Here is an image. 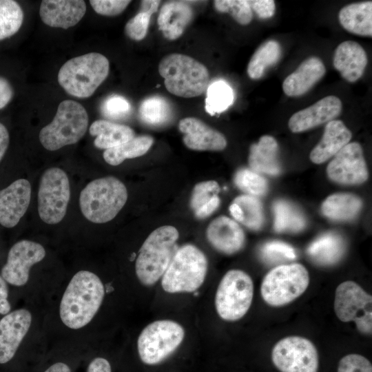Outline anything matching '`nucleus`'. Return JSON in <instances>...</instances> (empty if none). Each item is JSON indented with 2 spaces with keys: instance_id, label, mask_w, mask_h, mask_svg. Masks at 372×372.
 <instances>
[{
  "instance_id": "1",
  "label": "nucleus",
  "mask_w": 372,
  "mask_h": 372,
  "mask_svg": "<svg viewBox=\"0 0 372 372\" xmlns=\"http://www.w3.org/2000/svg\"><path fill=\"white\" fill-rule=\"evenodd\" d=\"M105 288L99 277L87 270L76 273L62 296L59 316L70 329L86 326L98 312L104 298Z\"/></svg>"
},
{
  "instance_id": "2",
  "label": "nucleus",
  "mask_w": 372,
  "mask_h": 372,
  "mask_svg": "<svg viewBox=\"0 0 372 372\" xmlns=\"http://www.w3.org/2000/svg\"><path fill=\"white\" fill-rule=\"evenodd\" d=\"M127 199L125 185L110 176L94 179L85 185L80 193L79 207L89 221L105 223L115 218Z\"/></svg>"
},
{
  "instance_id": "3",
  "label": "nucleus",
  "mask_w": 372,
  "mask_h": 372,
  "mask_svg": "<svg viewBox=\"0 0 372 372\" xmlns=\"http://www.w3.org/2000/svg\"><path fill=\"white\" fill-rule=\"evenodd\" d=\"M178 230L165 225L154 230L142 245L135 262L136 276L145 286L154 285L167 270L176 251Z\"/></svg>"
},
{
  "instance_id": "4",
  "label": "nucleus",
  "mask_w": 372,
  "mask_h": 372,
  "mask_svg": "<svg viewBox=\"0 0 372 372\" xmlns=\"http://www.w3.org/2000/svg\"><path fill=\"white\" fill-rule=\"evenodd\" d=\"M158 72L167 91L178 96H198L208 87L207 68L187 55L172 53L164 56L158 64Z\"/></svg>"
},
{
  "instance_id": "5",
  "label": "nucleus",
  "mask_w": 372,
  "mask_h": 372,
  "mask_svg": "<svg viewBox=\"0 0 372 372\" xmlns=\"http://www.w3.org/2000/svg\"><path fill=\"white\" fill-rule=\"evenodd\" d=\"M108 59L98 52H90L66 61L58 73V82L70 95L91 96L107 77Z\"/></svg>"
},
{
  "instance_id": "6",
  "label": "nucleus",
  "mask_w": 372,
  "mask_h": 372,
  "mask_svg": "<svg viewBox=\"0 0 372 372\" xmlns=\"http://www.w3.org/2000/svg\"><path fill=\"white\" fill-rule=\"evenodd\" d=\"M207 267L205 254L193 245H185L176 251L162 276V288L169 293L194 292L203 284Z\"/></svg>"
},
{
  "instance_id": "7",
  "label": "nucleus",
  "mask_w": 372,
  "mask_h": 372,
  "mask_svg": "<svg viewBox=\"0 0 372 372\" xmlns=\"http://www.w3.org/2000/svg\"><path fill=\"white\" fill-rule=\"evenodd\" d=\"M88 122L87 111L81 104L72 100L63 101L52 122L41 130L39 141L49 151L73 145L85 135Z\"/></svg>"
},
{
  "instance_id": "8",
  "label": "nucleus",
  "mask_w": 372,
  "mask_h": 372,
  "mask_svg": "<svg viewBox=\"0 0 372 372\" xmlns=\"http://www.w3.org/2000/svg\"><path fill=\"white\" fill-rule=\"evenodd\" d=\"M309 284V273L302 265H280L265 275L261 283L260 293L267 304L282 307L300 297Z\"/></svg>"
},
{
  "instance_id": "9",
  "label": "nucleus",
  "mask_w": 372,
  "mask_h": 372,
  "mask_svg": "<svg viewBox=\"0 0 372 372\" xmlns=\"http://www.w3.org/2000/svg\"><path fill=\"white\" fill-rule=\"evenodd\" d=\"M251 278L240 269L228 271L222 278L215 295V307L223 320L234 322L249 311L253 300Z\"/></svg>"
},
{
  "instance_id": "10",
  "label": "nucleus",
  "mask_w": 372,
  "mask_h": 372,
  "mask_svg": "<svg viewBox=\"0 0 372 372\" xmlns=\"http://www.w3.org/2000/svg\"><path fill=\"white\" fill-rule=\"evenodd\" d=\"M185 330L181 324L171 320H159L147 324L137 340L141 360L147 365L161 363L181 344Z\"/></svg>"
},
{
  "instance_id": "11",
  "label": "nucleus",
  "mask_w": 372,
  "mask_h": 372,
  "mask_svg": "<svg viewBox=\"0 0 372 372\" xmlns=\"http://www.w3.org/2000/svg\"><path fill=\"white\" fill-rule=\"evenodd\" d=\"M70 198L67 174L59 167L47 169L42 174L38 189L37 207L40 218L55 225L65 217Z\"/></svg>"
},
{
  "instance_id": "12",
  "label": "nucleus",
  "mask_w": 372,
  "mask_h": 372,
  "mask_svg": "<svg viewBox=\"0 0 372 372\" xmlns=\"http://www.w3.org/2000/svg\"><path fill=\"white\" fill-rule=\"evenodd\" d=\"M334 311L344 322H354L359 332L372 333V296L351 280L340 283L335 289Z\"/></svg>"
},
{
  "instance_id": "13",
  "label": "nucleus",
  "mask_w": 372,
  "mask_h": 372,
  "mask_svg": "<svg viewBox=\"0 0 372 372\" xmlns=\"http://www.w3.org/2000/svg\"><path fill=\"white\" fill-rule=\"evenodd\" d=\"M271 360L280 372H318V351L309 339L298 335L280 340L271 351Z\"/></svg>"
},
{
  "instance_id": "14",
  "label": "nucleus",
  "mask_w": 372,
  "mask_h": 372,
  "mask_svg": "<svg viewBox=\"0 0 372 372\" xmlns=\"http://www.w3.org/2000/svg\"><path fill=\"white\" fill-rule=\"evenodd\" d=\"M45 254V248L39 242L28 240L17 242L10 248L7 262L1 269L2 278L14 286L25 285L31 267L41 261Z\"/></svg>"
},
{
  "instance_id": "15",
  "label": "nucleus",
  "mask_w": 372,
  "mask_h": 372,
  "mask_svg": "<svg viewBox=\"0 0 372 372\" xmlns=\"http://www.w3.org/2000/svg\"><path fill=\"white\" fill-rule=\"evenodd\" d=\"M329 178L339 184L357 185L369 177L363 150L360 143H349L331 161L327 167Z\"/></svg>"
},
{
  "instance_id": "16",
  "label": "nucleus",
  "mask_w": 372,
  "mask_h": 372,
  "mask_svg": "<svg viewBox=\"0 0 372 372\" xmlns=\"http://www.w3.org/2000/svg\"><path fill=\"white\" fill-rule=\"evenodd\" d=\"M31 322V313L25 309L10 312L0 320V364L12 359Z\"/></svg>"
},
{
  "instance_id": "17",
  "label": "nucleus",
  "mask_w": 372,
  "mask_h": 372,
  "mask_svg": "<svg viewBox=\"0 0 372 372\" xmlns=\"http://www.w3.org/2000/svg\"><path fill=\"white\" fill-rule=\"evenodd\" d=\"M31 199V185L25 178L17 179L0 190V224L15 227L27 211Z\"/></svg>"
},
{
  "instance_id": "18",
  "label": "nucleus",
  "mask_w": 372,
  "mask_h": 372,
  "mask_svg": "<svg viewBox=\"0 0 372 372\" xmlns=\"http://www.w3.org/2000/svg\"><path fill=\"white\" fill-rule=\"evenodd\" d=\"M342 109V101L338 97L327 96L294 113L288 125L292 132H302L334 120L340 114Z\"/></svg>"
},
{
  "instance_id": "19",
  "label": "nucleus",
  "mask_w": 372,
  "mask_h": 372,
  "mask_svg": "<svg viewBox=\"0 0 372 372\" xmlns=\"http://www.w3.org/2000/svg\"><path fill=\"white\" fill-rule=\"evenodd\" d=\"M187 147L198 151H221L227 146V140L220 132L211 128L199 118L186 117L178 123Z\"/></svg>"
},
{
  "instance_id": "20",
  "label": "nucleus",
  "mask_w": 372,
  "mask_h": 372,
  "mask_svg": "<svg viewBox=\"0 0 372 372\" xmlns=\"http://www.w3.org/2000/svg\"><path fill=\"white\" fill-rule=\"evenodd\" d=\"M85 12L86 4L83 0H43L39 15L48 26L68 29L77 24Z\"/></svg>"
},
{
  "instance_id": "21",
  "label": "nucleus",
  "mask_w": 372,
  "mask_h": 372,
  "mask_svg": "<svg viewBox=\"0 0 372 372\" xmlns=\"http://www.w3.org/2000/svg\"><path fill=\"white\" fill-rule=\"evenodd\" d=\"M209 242L217 251L231 255L244 246L245 236L240 225L227 216H220L211 222L206 231Z\"/></svg>"
},
{
  "instance_id": "22",
  "label": "nucleus",
  "mask_w": 372,
  "mask_h": 372,
  "mask_svg": "<svg viewBox=\"0 0 372 372\" xmlns=\"http://www.w3.org/2000/svg\"><path fill=\"white\" fill-rule=\"evenodd\" d=\"M333 66L348 82L353 83L363 75L368 63L365 50L357 42L345 41L338 45Z\"/></svg>"
},
{
  "instance_id": "23",
  "label": "nucleus",
  "mask_w": 372,
  "mask_h": 372,
  "mask_svg": "<svg viewBox=\"0 0 372 372\" xmlns=\"http://www.w3.org/2000/svg\"><path fill=\"white\" fill-rule=\"evenodd\" d=\"M325 72V66L320 58H307L285 79L282 90L288 96H302L310 90Z\"/></svg>"
},
{
  "instance_id": "24",
  "label": "nucleus",
  "mask_w": 372,
  "mask_h": 372,
  "mask_svg": "<svg viewBox=\"0 0 372 372\" xmlns=\"http://www.w3.org/2000/svg\"><path fill=\"white\" fill-rule=\"evenodd\" d=\"M193 17V9L187 2L167 1L159 12L157 19L158 29L167 39L176 40L183 34Z\"/></svg>"
},
{
  "instance_id": "25",
  "label": "nucleus",
  "mask_w": 372,
  "mask_h": 372,
  "mask_svg": "<svg viewBox=\"0 0 372 372\" xmlns=\"http://www.w3.org/2000/svg\"><path fill=\"white\" fill-rule=\"evenodd\" d=\"M352 134L340 120H332L324 127L321 140L311 150L309 158L316 163H322L334 156L351 139Z\"/></svg>"
},
{
  "instance_id": "26",
  "label": "nucleus",
  "mask_w": 372,
  "mask_h": 372,
  "mask_svg": "<svg viewBox=\"0 0 372 372\" xmlns=\"http://www.w3.org/2000/svg\"><path fill=\"white\" fill-rule=\"evenodd\" d=\"M248 161L251 169L256 173L278 175L280 165L276 140L269 135L261 136L257 143L251 145Z\"/></svg>"
},
{
  "instance_id": "27",
  "label": "nucleus",
  "mask_w": 372,
  "mask_h": 372,
  "mask_svg": "<svg viewBox=\"0 0 372 372\" xmlns=\"http://www.w3.org/2000/svg\"><path fill=\"white\" fill-rule=\"evenodd\" d=\"M341 25L348 32L360 36H372V1L353 3L339 12Z\"/></svg>"
},
{
  "instance_id": "28",
  "label": "nucleus",
  "mask_w": 372,
  "mask_h": 372,
  "mask_svg": "<svg viewBox=\"0 0 372 372\" xmlns=\"http://www.w3.org/2000/svg\"><path fill=\"white\" fill-rule=\"evenodd\" d=\"M345 247V242L340 235L329 232L313 241L307 248V254L318 265H331L342 258Z\"/></svg>"
},
{
  "instance_id": "29",
  "label": "nucleus",
  "mask_w": 372,
  "mask_h": 372,
  "mask_svg": "<svg viewBox=\"0 0 372 372\" xmlns=\"http://www.w3.org/2000/svg\"><path fill=\"white\" fill-rule=\"evenodd\" d=\"M90 134L96 136L94 141L95 147L105 149L118 146L135 136L130 127L103 119L92 123Z\"/></svg>"
},
{
  "instance_id": "30",
  "label": "nucleus",
  "mask_w": 372,
  "mask_h": 372,
  "mask_svg": "<svg viewBox=\"0 0 372 372\" xmlns=\"http://www.w3.org/2000/svg\"><path fill=\"white\" fill-rule=\"evenodd\" d=\"M362 206V200L358 196L349 193H337L325 199L321 205V211L332 220L344 221L355 217Z\"/></svg>"
},
{
  "instance_id": "31",
  "label": "nucleus",
  "mask_w": 372,
  "mask_h": 372,
  "mask_svg": "<svg viewBox=\"0 0 372 372\" xmlns=\"http://www.w3.org/2000/svg\"><path fill=\"white\" fill-rule=\"evenodd\" d=\"M229 211L237 221L250 229L258 230L263 224L262 205L256 196L245 194L236 197Z\"/></svg>"
},
{
  "instance_id": "32",
  "label": "nucleus",
  "mask_w": 372,
  "mask_h": 372,
  "mask_svg": "<svg viewBox=\"0 0 372 372\" xmlns=\"http://www.w3.org/2000/svg\"><path fill=\"white\" fill-rule=\"evenodd\" d=\"M282 49L280 43L275 40H269L255 51L248 65L247 74L251 79H260L266 70L276 65L280 60Z\"/></svg>"
},
{
  "instance_id": "33",
  "label": "nucleus",
  "mask_w": 372,
  "mask_h": 372,
  "mask_svg": "<svg viewBox=\"0 0 372 372\" xmlns=\"http://www.w3.org/2000/svg\"><path fill=\"white\" fill-rule=\"evenodd\" d=\"M153 143L154 139L150 136H134L118 146L105 149L103 154V158L109 165L116 166L125 159L144 155Z\"/></svg>"
},
{
  "instance_id": "34",
  "label": "nucleus",
  "mask_w": 372,
  "mask_h": 372,
  "mask_svg": "<svg viewBox=\"0 0 372 372\" xmlns=\"http://www.w3.org/2000/svg\"><path fill=\"white\" fill-rule=\"evenodd\" d=\"M274 229L277 232H298L306 225L303 214L292 204L283 200L273 204Z\"/></svg>"
},
{
  "instance_id": "35",
  "label": "nucleus",
  "mask_w": 372,
  "mask_h": 372,
  "mask_svg": "<svg viewBox=\"0 0 372 372\" xmlns=\"http://www.w3.org/2000/svg\"><path fill=\"white\" fill-rule=\"evenodd\" d=\"M141 120L152 126L163 125L172 115V109L167 100L161 96H152L145 99L138 109Z\"/></svg>"
},
{
  "instance_id": "36",
  "label": "nucleus",
  "mask_w": 372,
  "mask_h": 372,
  "mask_svg": "<svg viewBox=\"0 0 372 372\" xmlns=\"http://www.w3.org/2000/svg\"><path fill=\"white\" fill-rule=\"evenodd\" d=\"M23 21V12L13 0H0V41L15 34Z\"/></svg>"
},
{
  "instance_id": "37",
  "label": "nucleus",
  "mask_w": 372,
  "mask_h": 372,
  "mask_svg": "<svg viewBox=\"0 0 372 372\" xmlns=\"http://www.w3.org/2000/svg\"><path fill=\"white\" fill-rule=\"evenodd\" d=\"M234 92L224 81H216L208 87L205 99V110L211 116L226 110L234 101Z\"/></svg>"
},
{
  "instance_id": "38",
  "label": "nucleus",
  "mask_w": 372,
  "mask_h": 372,
  "mask_svg": "<svg viewBox=\"0 0 372 372\" xmlns=\"http://www.w3.org/2000/svg\"><path fill=\"white\" fill-rule=\"evenodd\" d=\"M235 185L242 191L251 196H262L268 189L267 180L251 169L242 168L234 176Z\"/></svg>"
},
{
  "instance_id": "39",
  "label": "nucleus",
  "mask_w": 372,
  "mask_h": 372,
  "mask_svg": "<svg viewBox=\"0 0 372 372\" xmlns=\"http://www.w3.org/2000/svg\"><path fill=\"white\" fill-rule=\"evenodd\" d=\"M214 6L217 11L229 13L240 25H247L252 20L253 14L249 1L216 0Z\"/></svg>"
},
{
  "instance_id": "40",
  "label": "nucleus",
  "mask_w": 372,
  "mask_h": 372,
  "mask_svg": "<svg viewBox=\"0 0 372 372\" xmlns=\"http://www.w3.org/2000/svg\"><path fill=\"white\" fill-rule=\"evenodd\" d=\"M260 254L266 262L271 264L294 260L296 257L291 246L278 240L266 242L260 249Z\"/></svg>"
},
{
  "instance_id": "41",
  "label": "nucleus",
  "mask_w": 372,
  "mask_h": 372,
  "mask_svg": "<svg viewBox=\"0 0 372 372\" xmlns=\"http://www.w3.org/2000/svg\"><path fill=\"white\" fill-rule=\"evenodd\" d=\"M219 192V185L215 180L203 181L196 184L192 194L191 208L196 211L214 197L217 196Z\"/></svg>"
},
{
  "instance_id": "42",
  "label": "nucleus",
  "mask_w": 372,
  "mask_h": 372,
  "mask_svg": "<svg viewBox=\"0 0 372 372\" xmlns=\"http://www.w3.org/2000/svg\"><path fill=\"white\" fill-rule=\"evenodd\" d=\"M131 105L123 96L114 94L108 96L103 103V114L111 119H120L126 117L130 112Z\"/></svg>"
},
{
  "instance_id": "43",
  "label": "nucleus",
  "mask_w": 372,
  "mask_h": 372,
  "mask_svg": "<svg viewBox=\"0 0 372 372\" xmlns=\"http://www.w3.org/2000/svg\"><path fill=\"white\" fill-rule=\"evenodd\" d=\"M151 15L139 12L125 24V32L134 41H141L147 32Z\"/></svg>"
},
{
  "instance_id": "44",
  "label": "nucleus",
  "mask_w": 372,
  "mask_h": 372,
  "mask_svg": "<svg viewBox=\"0 0 372 372\" xmlns=\"http://www.w3.org/2000/svg\"><path fill=\"white\" fill-rule=\"evenodd\" d=\"M338 372H372V365L363 355L351 353L340 359Z\"/></svg>"
},
{
  "instance_id": "45",
  "label": "nucleus",
  "mask_w": 372,
  "mask_h": 372,
  "mask_svg": "<svg viewBox=\"0 0 372 372\" xmlns=\"http://www.w3.org/2000/svg\"><path fill=\"white\" fill-rule=\"evenodd\" d=\"M130 1L125 0H91L90 5L99 14L113 17L123 12Z\"/></svg>"
},
{
  "instance_id": "46",
  "label": "nucleus",
  "mask_w": 372,
  "mask_h": 372,
  "mask_svg": "<svg viewBox=\"0 0 372 372\" xmlns=\"http://www.w3.org/2000/svg\"><path fill=\"white\" fill-rule=\"evenodd\" d=\"M251 10L260 19H268L273 16L276 10L275 2L273 0H252L249 1Z\"/></svg>"
},
{
  "instance_id": "47",
  "label": "nucleus",
  "mask_w": 372,
  "mask_h": 372,
  "mask_svg": "<svg viewBox=\"0 0 372 372\" xmlns=\"http://www.w3.org/2000/svg\"><path fill=\"white\" fill-rule=\"evenodd\" d=\"M14 91L10 82L0 76V110L6 107L13 97Z\"/></svg>"
},
{
  "instance_id": "48",
  "label": "nucleus",
  "mask_w": 372,
  "mask_h": 372,
  "mask_svg": "<svg viewBox=\"0 0 372 372\" xmlns=\"http://www.w3.org/2000/svg\"><path fill=\"white\" fill-rule=\"evenodd\" d=\"M219 205L220 198L218 196H215L208 203L194 211L195 216L199 219L205 218L212 214L217 209Z\"/></svg>"
},
{
  "instance_id": "49",
  "label": "nucleus",
  "mask_w": 372,
  "mask_h": 372,
  "mask_svg": "<svg viewBox=\"0 0 372 372\" xmlns=\"http://www.w3.org/2000/svg\"><path fill=\"white\" fill-rule=\"evenodd\" d=\"M8 287L6 280L0 274V314L6 315L10 311V304L8 300Z\"/></svg>"
},
{
  "instance_id": "50",
  "label": "nucleus",
  "mask_w": 372,
  "mask_h": 372,
  "mask_svg": "<svg viewBox=\"0 0 372 372\" xmlns=\"http://www.w3.org/2000/svg\"><path fill=\"white\" fill-rule=\"evenodd\" d=\"M87 372H112L110 362L103 358H94L88 365Z\"/></svg>"
},
{
  "instance_id": "51",
  "label": "nucleus",
  "mask_w": 372,
  "mask_h": 372,
  "mask_svg": "<svg viewBox=\"0 0 372 372\" xmlns=\"http://www.w3.org/2000/svg\"><path fill=\"white\" fill-rule=\"evenodd\" d=\"M10 142V136L6 126L0 123V162L3 159Z\"/></svg>"
},
{
  "instance_id": "52",
  "label": "nucleus",
  "mask_w": 372,
  "mask_h": 372,
  "mask_svg": "<svg viewBox=\"0 0 372 372\" xmlns=\"http://www.w3.org/2000/svg\"><path fill=\"white\" fill-rule=\"evenodd\" d=\"M160 3L161 1L158 0L142 1L141 3L140 12L152 15L157 11Z\"/></svg>"
},
{
  "instance_id": "53",
  "label": "nucleus",
  "mask_w": 372,
  "mask_h": 372,
  "mask_svg": "<svg viewBox=\"0 0 372 372\" xmlns=\"http://www.w3.org/2000/svg\"><path fill=\"white\" fill-rule=\"evenodd\" d=\"M44 372H71V370L66 364L56 362L51 365Z\"/></svg>"
}]
</instances>
